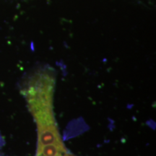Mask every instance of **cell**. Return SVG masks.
<instances>
[{
    "label": "cell",
    "instance_id": "6da1fadb",
    "mask_svg": "<svg viewBox=\"0 0 156 156\" xmlns=\"http://www.w3.org/2000/svg\"><path fill=\"white\" fill-rule=\"evenodd\" d=\"M52 144H63L56 124L38 126V147Z\"/></svg>",
    "mask_w": 156,
    "mask_h": 156
},
{
    "label": "cell",
    "instance_id": "7a4b0ae2",
    "mask_svg": "<svg viewBox=\"0 0 156 156\" xmlns=\"http://www.w3.org/2000/svg\"><path fill=\"white\" fill-rule=\"evenodd\" d=\"M67 153L63 144H52L38 147L37 155L43 156H63Z\"/></svg>",
    "mask_w": 156,
    "mask_h": 156
}]
</instances>
